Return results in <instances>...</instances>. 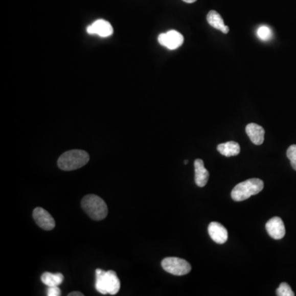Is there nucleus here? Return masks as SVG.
<instances>
[{"mask_svg":"<svg viewBox=\"0 0 296 296\" xmlns=\"http://www.w3.org/2000/svg\"><path fill=\"white\" fill-rule=\"evenodd\" d=\"M95 287L101 294L113 295L120 290V279L118 278L116 271L111 270L105 271L102 269H97Z\"/></svg>","mask_w":296,"mask_h":296,"instance_id":"nucleus-1","label":"nucleus"},{"mask_svg":"<svg viewBox=\"0 0 296 296\" xmlns=\"http://www.w3.org/2000/svg\"><path fill=\"white\" fill-rule=\"evenodd\" d=\"M90 161V155L83 150H71L62 154L58 160L59 169L65 171L78 170L86 166Z\"/></svg>","mask_w":296,"mask_h":296,"instance_id":"nucleus-2","label":"nucleus"},{"mask_svg":"<svg viewBox=\"0 0 296 296\" xmlns=\"http://www.w3.org/2000/svg\"><path fill=\"white\" fill-rule=\"evenodd\" d=\"M82 208L86 214L94 221H101L107 216L108 207L101 197L88 194L82 198Z\"/></svg>","mask_w":296,"mask_h":296,"instance_id":"nucleus-3","label":"nucleus"},{"mask_svg":"<svg viewBox=\"0 0 296 296\" xmlns=\"http://www.w3.org/2000/svg\"><path fill=\"white\" fill-rule=\"evenodd\" d=\"M263 180L259 179H250L238 184L231 192V197L234 201L241 202L248 199L253 195H256L263 189Z\"/></svg>","mask_w":296,"mask_h":296,"instance_id":"nucleus-4","label":"nucleus"},{"mask_svg":"<svg viewBox=\"0 0 296 296\" xmlns=\"http://www.w3.org/2000/svg\"><path fill=\"white\" fill-rule=\"evenodd\" d=\"M162 266L165 271L172 275H186L191 271V265L185 259L170 257L163 259Z\"/></svg>","mask_w":296,"mask_h":296,"instance_id":"nucleus-5","label":"nucleus"},{"mask_svg":"<svg viewBox=\"0 0 296 296\" xmlns=\"http://www.w3.org/2000/svg\"><path fill=\"white\" fill-rule=\"evenodd\" d=\"M158 41L169 50H176L184 44V36L177 31L170 30L166 33L161 34L158 36Z\"/></svg>","mask_w":296,"mask_h":296,"instance_id":"nucleus-6","label":"nucleus"},{"mask_svg":"<svg viewBox=\"0 0 296 296\" xmlns=\"http://www.w3.org/2000/svg\"><path fill=\"white\" fill-rule=\"evenodd\" d=\"M35 222L44 231H51L55 226V219L47 210L42 208H36L33 211Z\"/></svg>","mask_w":296,"mask_h":296,"instance_id":"nucleus-7","label":"nucleus"},{"mask_svg":"<svg viewBox=\"0 0 296 296\" xmlns=\"http://www.w3.org/2000/svg\"><path fill=\"white\" fill-rule=\"evenodd\" d=\"M86 32L90 35H98L101 37H108L113 34L111 24L103 19H99L86 28Z\"/></svg>","mask_w":296,"mask_h":296,"instance_id":"nucleus-8","label":"nucleus"},{"mask_svg":"<svg viewBox=\"0 0 296 296\" xmlns=\"http://www.w3.org/2000/svg\"><path fill=\"white\" fill-rule=\"evenodd\" d=\"M266 230L269 235L274 240H282L286 235V228L283 221L278 216H275L267 221Z\"/></svg>","mask_w":296,"mask_h":296,"instance_id":"nucleus-9","label":"nucleus"},{"mask_svg":"<svg viewBox=\"0 0 296 296\" xmlns=\"http://www.w3.org/2000/svg\"><path fill=\"white\" fill-rule=\"evenodd\" d=\"M208 233L216 244H225L228 240V231L224 225L218 222H211L208 225Z\"/></svg>","mask_w":296,"mask_h":296,"instance_id":"nucleus-10","label":"nucleus"},{"mask_svg":"<svg viewBox=\"0 0 296 296\" xmlns=\"http://www.w3.org/2000/svg\"><path fill=\"white\" fill-rule=\"evenodd\" d=\"M245 130L246 133L254 144L258 146L263 144L265 136V130L263 127L251 123L246 126Z\"/></svg>","mask_w":296,"mask_h":296,"instance_id":"nucleus-11","label":"nucleus"},{"mask_svg":"<svg viewBox=\"0 0 296 296\" xmlns=\"http://www.w3.org/2000/svg\"><path fill=\"white\" fill-rule=\"evenodd\" d=\"M195 170V183L198 187H204L209 179V172L204 166L203 161L197 159L194 162Z\"/></svg>","mask_w":296,"mask_h":296,"instance_id":"nucleus-12","label":"nucleus"},{"mask_svg":"<svg viewBox=\"0 0 296 296\" xmlns=\"http://www.w3.org/2000/svg\"><path fill=\"white\" fill-rule=\"evenodd\" d=\"M207 20H208V24L212 26V28L215 29L219 30L224 34L229 32V27L225 25V22L221 15L219 14L216 11H210L207 16Z\"/></svg>","mask_w":296,"mask_h":296,"instance_id":"nucleus-13","label":"nucleus"},{"mask_svg":"<svg viewBox=\"0 0 296 296\" xmlns=\"http://www.w3.org/2000/svg\"><path fill=\"white\" fill-rule=\"evenodd\" d=\"M217 151L227 157L235 156L240 154V146L236 142L230 141L225 143H221L217 146Z\"/></svg>","mask_w":296,"mask_h":296,"instance_id":"nucleus-14","label":"nucleus"},{"mask_svg":"<svg viewBox=\"0 0 296 296\" xmlns=\"http://www.w3.org/2000/svg\"><path fill=\"white\" fill-rule=\"evenodd\" d=\"M40 279L45 286H59L63 283L64 277L62 273L44 272Z\"/></svg>","mask_w":296,"mask_h":296,"instance_id":"nucleus-15","label":"nucleus"},{"mask_svg":"<svg viewBox=\"0 0 296 296\" xmlns=\"http://www.w3.org/2000/svg\"><path fill=\"white\" fill-rule=\"evenodd\" d=\"M257 35L259 36L260 40L263 41H267V40H271L273 36L272 31L271 28H268L267 26H262L258 30Z\"/></svg>","mask_w":296,"mask_h":296,"instance_id":"nucleus-16","label":"nucleus"},{"mask_svg":"<svg viewBox=\"0 0 296 296\" xmlns=\"http://www.w3.org/2000/svg\"><path fill=\"white\" fill-rule=\"evenodd\" d=\"M277 295L294 296V293L287 283L283 282V283L281 284L279 287L277 289Z\"/></svg>","mask_w":296,"mask_h":296,"instance_id":"nucleus-17","label":"nucleus"},{"mask_svg":"<svg viewBox=\"0 0 296 296\" xmlns=\"http://www.w3.org/2000/svg\"><path fill=\"white\" fill-rule=\"evenodd\" d=\"M288 159L290 161L292 168L296 170V145H291L286 151Z\"/></svg>","mask_w":296,"mask_h":296,"instance_id":"nucleus-18","label":"nucleus"},{"mask_svg":"<svg viewBox=\"0 0 296 296\" xmlns=\"http://www.w3.org/2000/svg\"><path fill=\"white\" fill-rule=\"evenodd\" d=\"M61 294V290L59 286H48L47 289V295L48 296H59Z\"/></svg>","mask_w":296,"mask_h":296,"instance_id":"nucleus-19","label":"nucleus"},{"mask_svg":"<svg viewBox=\"0 0 296 296\" xmlns=\"http://www.w3.org/2000/svg\"><path fill=\"white\" fill-rule=\"evenodd\" d=\"M69 296H83V294L81 293V292L74 291L71 292L70 294H67Z\"/></svg>","mask_w":296,"mask_h":296,"instance_id":"nucleus-20","label":"nucleus"},{"mask_svg":"<svg viewBox=\"0 0 296 296\" xmlns=\"http://www.w3.org/2000/svg\"><path fill=\"white\" fill-rule=\"evenodd\" d=\"M184 2L187 3V4H193V3L196 2L197 0H183Z\"/></svg>","mask_w":296,"mask_h":296,"instance_id":"nucleus-21","label":"nucleus"},{"mask_svg":"<svg viewBox=\"0 0 296 296\" xmlns=\"http://www.w3.org/2000/svg\"><path fill=\"white\" fill-rule=\"evenodd\" d=\"M188 162H189V161H188V160H185V165L188 164Z\"/></svg>","mask_w":296,"mask_h":296,"instance_id":"nucleus-22","label":"nucleus"}]
</instances>
